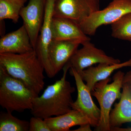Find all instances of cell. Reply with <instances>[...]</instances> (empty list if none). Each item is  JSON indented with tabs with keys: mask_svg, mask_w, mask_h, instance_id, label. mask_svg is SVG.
<instances>
[{
	"mask_svg": "<svg viewBox=\"0 0 131 131\" xmlns=\"http://www.w3.org/2000/svg\"><path fill=\"white\" fill-rule=\"evenodd\" d=\"M70 68L65 65L60 80L47 86L40 96L35 97L31 113L33 116L45 119L59 116L71 111L73 102L72 94L75 89L66 80Z\"/></svg>",
	"mask_w": 131,
	"mask_h": 131,
	"instance_id": "cell-1",
	"label": "cell"
},
{
	"mask_svg": "<svg viewBox=\"0 0 131 131\" xmlns=\"http://www.w3.org/2000/svg\"><path fill=\"white\" fill-rule=\"evenodd\" d=\"M0 65L39 95L44 87V68L35 50L18 54L0 53Z\"/></svg>",
	"mask_w": 131,
	"mask_h": 131,
	"instance_id": "cell-2",
	"label": "cell"
},
{
	"mask_svg": "<svg viewBox=\"0 0 131 131\" xmlns=\"http://www.w3.org/2000/svg\"><path fill=\"white\" fill-rule=\"evenodd\" d=\"M38 96L0 65V105L7 112L31 110L34 100Z\"/></svg>",
	"mask_w": 131,
	"mask_h": 131,
	"instance_id": "cell-3",
	"label": "cell"
},
{
	"mask_svg": "<svg viewBox=\"0 0 131 131\" xmlns=\"http://www.w3.org/2000/svg\"><path fill=\"white\" fill-rule=\"evenodd\" d=\"M125 75L124 72L118 71L114 75L111 83H109L111 79L108 78L95 85L91 95L98 101L100 110V121L95 130L111 131L110 114L113 104L121 97Z\"/></svg>",
	"mask_w": 131,
	"mask_h": 131,
	"instance_id": "cell-4",
	"label": "cell"
},
{
	"mask_svg": "<svg viewBox=\"0 0 131 131\" xmlns=\"http://www.w3.org/2000/svg\"><path fill=\"white\" fill-rule=\"evenodd\" d=\"M130 13L131 0H113L105 8L94 12L79 24L86 35L94 36L101 26L112 25Z\"/></svg>",
	"mask_w": 131,
	"mask_h": 131,
	"instance_id": "cell-5",
	"label": "cell"
},
{
	"mask_svg": "<svg viewBox=\"0 0 131 131\" xmlns=\"http://www.w3.org/2000/svg\"><path fill=\"white\" fill-rule=\"evenodd\" d=\"M81 49H78L66 65L73 68L80 74L85 69L96 64H115L121 62L119 59L107 56L102 50L86 41L82 44Z\"/></svg>",
	"mask_w": 131,
	"mask_h": 131,
	"instance_id": "cell-6",
	"label": "cell"
},
{
	"mask_svg": "<svg viewBox=\"0 0 131 131\" xmlns=\"http://www.w3.org/2000/svg\"><path fill=\"white\" fill-rule=\"evenodd\" d=\"M56 0H46L43 22L34 50L41 62L48 77L52 78L56 75L52 69L49 56V49L53 40L51 30V21Z\"/></svg>",
	"mask_w": 131,
	"mask_h": 131,
	"instance_id": "cell-7",
	"label": "cell"
},
{
	"mask_svg": "<svg viewBox=\"0 0 131 131\" xmlns=\"http://www.w3.org/2000/svg\"><path fill=\"white\" fill-rule=\"evenodd\" d=\"M100 9V0H56L53 17L71 19L80 24Z\"/></svg>",
	"mask_w": 131,
	"mask_h": 131,
	"instance_id": "cell-8",
	"label": "cell"
},
{
	"mask_svg": "<svg viewBox=\"0 0 131 131\" xmlns=\"http://www.w3.org/2000/svg\"><path fill=\"white\" fill-rule=\"evenodd\" d=\"M70 74L74 77L77 90V100L71 104L73 110H78L89 119L91 126H98L100 118V110L94 102L91 91L77 71L74 68L70 69Z\"/></svg>",
	"mask_w": 131,
	"mask_h": 131,
	"instance_id": "cell-9",
	"label": "cell"
},
{
	"mask_svg": "<svg viewBox=\"0 0 131 131\" xmlns=\"http://www.w3.org/2000/svg\"><path fill=\"white\" fill-rule=\"evenodd\" d=\"M46 0H30L20 13L34 50L43 22Z\"/></svg>",
	"mask_w": 131,
	"mask_h": 131,
	"instance_id": "cell-10",
	"label": "cell"
},
{
	"mask_svg": "<svg viewBox=\"0 0 131 131\" xmlns=\"http://www.w3.org/2000/svg\"><path fill=\"white\" fill-rule=\"evenodd\" d=\"M83 42L74 40H52L49 49V59L56 75L69 61L71 58Z\"/></svg>",
	"mask_w": 131,
	"mask_h": 131,
	"instance_id": "cell-11",
	"label": "cell"
},
{
	"mask_svg": "<svg viewBox=\"0 0 131 131\" xmlns=\"http://www.w3.org/2000/svg\"><path fill=\"white\" fill-rule=\"evenodd\" d=\"M34 50L24 25L16 31L2 36L0 39V53L21 54Z\"/></svg>",
	"mask_w": 131,
	"mask_h": 131,
	"instance_id": "cell-12",
	"label": "cell"
},
{
	"mask_svg": "<svg viewBox=\"0 0 131 131\" xmlns=\"http://www.w3.org/2000/svg\"><path fill=\"white\" fill-rule=\"evenodd\" d=\"M51 30L53 40L77 39L82 40L83 43L90 40V38L82 30L79 23L71 19L53 17Z\"/></svg>",
	"mask_w": 131,
	"mask_h": 131,
	"instance_id": "cell-13",
	"label": "cell"
},
{
	"mask_svg": "<svg viewBox=\"0 0 131 131\" xmlns=\"http://www.w3.org/2000/svg\"><path fill=\"white\" fill-rule=\"evenodd\" d=\"M127 67H131V58L124 62L115 64H98L97 66L89 67L79 74L91 92L96 83L109 78L115 70Z\"/></svg>",
	"mask_w": 131,
	"mask_h": 131,
	"instance_id": "cell-14",
	"label": "cell"
},
{
	"mask_svg": "<svg viewBox=\"0 0 131 131\" xmlns=\"http://www.w3.org/2000/svg\"><path fill=\"white\" fill-rule=\"evenodd\" d=\"M109 121L111 127L131 122V89L127 84H123L121 97L111 110Z\"/></svg>",
	"mask_w": 131,
	"mask_h": 131,
	"instance_id": "cell-15",
	"label": "cell"
},
{
	"mask_svg": "<svg viewBox=\"0 0 131 131\" xmlns=\"http://www.w3.org/2000/svg\"><path fill=\"white\" fill-rule=\"evenodd\" d=\"M44 119L51 131H69L73 127L90 124L86 115L78 110L73 109L64 114Z\"/></svg>",
	"mask_w": 131,
	"mask_h": 131,
	"instance_id": "cell-16",
	"label": "cell"
},
{
	"mask_svg": "<svg viewBox=\"0 0 131 131\" xmlns=\"http://www.w3.org/2000/svg\"><path fill=\"white\" fill-rule=\"evenodd\" d=\"M27 0H0V21L6 19L17 23L21 9Z\"/></svg>",
	"mask_w": 131,
	"mask_h": 131,
	"instance_id": "cell-17",
	"label": "cell"
},
{
	"mask_svg": "<svg viewBox=\"0 0 131 131\" xmlns=\"http://www.w3.org/2000/svg\"><path fill=\"white\" fill-rule=\"evenodd\" d=\"M12 113L1 112L0 115V131H28L29 122L19 119Z\"/></svg>",
	"mask_w": 131,
	"mask_h": 131,
	"instance_id": "cell-18",
	"label": "cell"
},
{
	"mask_svg": "<svg viewBox=\"0 0 131 131\" xmlns=\"http://www.w3.org/2000/svg\"><path fill=\"white\" fill-rule=\"evenodd\" d=\"M113 37L131 42V13L126 14L111 25Z\"/></svg>",
	"mask_w": 131,
	"mask_h": 131,
	"instance_id": "cell-19",
	"label": "cell"
},
{
	"mask_svg": "<svg viewBox=\"0 0 131 131\" xmlns=\"http://www.w3.org/2000/svg\"><path fill=\"white\" fill-rule=\"evenodd\" d=\"M28 131H51L44 119L40 117H31L29 121Z\"/></svg>",
	"mask_w": 131,
	"mask_h": 131,
	"instance_id": "cell-20",
	"label": "cell"
},
{
	"mask_svg": "<svg viewBox=\"0 0 131 131\" xmlns=\"http://www.w3.org/2000/svg\"><path fill=\"white\" fill-rule=\"evenodd\" d=\"M91 125L90 124H84L80 126V127L78 129L75 130L74 131H91Z\"/></svg>",
	"mask_w": 131,
	"mask_h": 131,
	"instance_id": "cell-21",
	"label": "cell"
},
{
	"mask_svg": "<svg viewBox=\"0 0 131 131\" xmlns=\"http://www.w3.org/2000/svg\"><path fill=\"white\" fill-rule=\"evenodd\" d=\"M126 84L131 86V71L127 72L124 76L123 84Z\"/></svg>",
	"mask_w": 131,
	"mask_h": 131,
	"instance_id": "cell-22",
	"label": "cell"
},
{
	"mask_svg": "<svg viewBox=\"0 0 131 131\" xmlns=\"http://www.w3.org/2000/svg\"><path fill=\"white\" fill-rule=\"evenodd\" d=\"M111 131H131V127L121 128L120 127H111Z\"/></svg>",
	"mask_w": 131,
	"mask_h": 131,
	"instance_id": "cell-23",
	"label": "cell"
},
{
	"mask_svg": "<svg viewBox=\"0 0 131 131\" xmlns=\"http://www.w3.org/2000/svg\"><path fill=\"white\" fill-rule=\"evenodd\" d=\"M130 88H131V86H130Z\"/></svg>",
	"mask_w": 131,
	"mask_h": 131,
	"instance_id": "cell-24",
	"label": "cell"
}]
</instances>
